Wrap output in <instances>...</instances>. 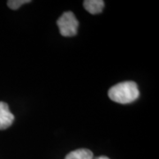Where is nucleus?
Instances as JSON below:
<instances>
[{
	"instance_id": "39448f33",
	"label": "nucleus",
	"mask_w": 159,
	"mask_h": 159,
	"mask_svg": "<svg viewBox=\"0 0 159 159\" xmlns=\"http://www.w3.org/2000/svg\"><path fill=\"white\" fill-rule=\"evenodd\" d=\"M94 156L92 151L88 148H79L68 153L65 159H93Z\"/></svg>"
},
{
	"instance_id": "0eeeda50",
	"label": "nucleus",
	"mask_w": 159,
	"mask_h": 159,
	"mask_svg": "<svg viewBox=\"0 0 159 159\" xmlns=\"http://www.w3.org/2000/svg\"><path fill=\"white\" fill-rule=\"evenodd\" d=\"M93 159H110L107 157H104V156H101V157H98L97 158H93Z\"/></svg>"
},
{
	"instance_id": "f257e3e1",
	"label": "nucleus",
	"mask_w": 159,
	"mask_h": 159,
	"mask_svg": "<svg viewBox=\"0 0 159 159\" xmlns=\"http://www.w3.org/2000/svg\"><path fill=\"white\" fill-rule=\"evenodd\" d=\"M111 101L121 104H127L136 101L140 97L138 86L134 81H123L111 87L108 91Z\"/></svg>"
},
{
	"instance_id": "7ed1b4c3",
	"label": "nucleus",
	"mask_w": 159,
	"mask_h": 159,
	"mask_svg": "<svg viewBox=\"0 0 159 159\" xmlns=\"http://www.w3.org/2000/svg\"><path fill=\"white\" fill-rule=\"evenodd\" d=\"M14 121V115L9 110L8 104L0 102V130H5L10 127Z\"/></svg>"
},
{
	"instance_id": "20e7f679",
	"label": "nucleus",
	"mask_w": 159,
	"mask_h": 159,
	"mask_svg": "<svg viewBox=\"0 0 159 159\" xmlns=\"http://www.w3.org/2000/svg\"><path fill=\"white\" fill-rule=\"evenodd\" d=\"M83 6L91 14H98L103 10L104 2L102 0H86L83 2Z\"/></svg>"
},
{
	"instance_id": "f03ea898",
	"label": "nucleus",
	"mask_w": 159,
	"mask_h": 159,
	"mask_svg": "<svg viewBox=\"0 0 159 159\" xmlns=\"http://www.w3.org/2000/svg\"><path fill=\"white\" fill-rule=\"evenodd\" d=\"M60 34L65 37H72L77 34L79 21L73 11H65L57 20Z\"/></svg>"
},
{
	"instance_id": "423d86ee",
	"label": "nucleus",
	"mask_w": 159,
	"mask_h": 159,
	"mask_svg": "<svg viewBox=\"0 0 159 159\" xmlns=\"http://www.w3.org/2000/svg\"><path fill=\"white\" fill-rule=\"evenodd\" d=\"M30 0H9L7 1V6H9V8H11V10H17L20 7L25 4L30 3Z\"/></svg>"
}]
</instances>
